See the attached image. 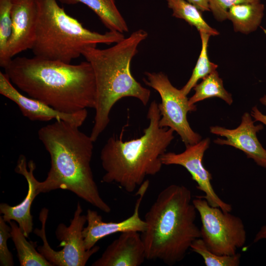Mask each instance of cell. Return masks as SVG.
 <instances>
[{
  "mask_svg": "<svg viewBox=\"0 0 266 266\" xmlns=\"http://www.w3.org/2000/svg\"><path fill=\"white\" fill-rule=\"evenodd\" d=\"M10 82L32 98L66 113L94 108L95 78L87 62L71 65L34 56L13 58L4 67Z\"/></svg>",
  "mask_w": 266,
  "mask_h": 266,
  "instance_id": "cell-1",
  "label": "cell"
},
{
  "mask_svg": "<svg viewBox=\"0 0 266 266\" xmlns=\"http://www.w3.org/2000/svg\"><path fill=\"white\" fill-rule=\"evenodd\" d=\"M79 128L56 120L38 130V138L51 158L47 177L39 183L40 192L66 190L109 213L111 207L100 196L91 167L94 142Z\"/></svg>",
  "mask_w": 266,
  "mask_h": 266,
  "instance_id": "cell-2",
  "label": "cell"
},
{
  "mask_svg": "<svg viewBox=\"0 0 266 266\" xmlns=\"http://www.w3.org/2000/svg\"><path fill=\"white\" fill-rule=\"evenodd\" d=\"M197 212L186 186L171 184L162 190L145 215L146 228L141 236L146 259L168 266L182 261L193 242L201 238Z\"/></svg>",
  "mask_w": 266,
  "mask_h": 266,
  "instance_id": "cell-3",
  "label": "cell"
},
{
  "mask_svg": "<svg viewBox=\"0 0 266 266\" xmlns=\"http://www.w3.org/2000/svg\"><path fill=\"white\" fill-rule=\"evenodd\" d=\"M148 36L139 29L110 47H86L82 55L93 68L96 81L95 115L90 137L94 142L110 122V113L114 105L125 97L137 99L146 106L150 91L137 82L131 71V63L137 54L140 43Z\"/></svg>",
  "mask_w": 266,
  "mask_h": 266,
  "instance_id": "cell-4",
  "label": "cell"
},
{
  "mask_svg": "<svg viewBox=\"0 0 266 266\" xmlns=\"http://www.w3.org/2000/svg\"><path fill=\"white\" fill-rule=\"evenodd\" d=\"M147 117L149 125L139 137L126 141L121 136L108 139L100 154L105 171L103 182L117 184L131 193L147 176L154 175L161 170V157L174 138V131L160 126L161 115L155 100L149 105Z\"/></svg>",
  "mask_w": 266,
  "mask_h": 266,
  "instance_id": "cell-5",
  "label": "cell"
},
{
  "mask_svg": "<svg viewBox=\"0 0 266 266\" xmlns=\"http://www.w3.org/2000/svg\"><path fill=\"white\" fill-rule=\"evenodd\" d=\"M37 17L35 38L32 48L34 56L70 63L82 55L88 46L116 43L125 37L111 31L100 33L91 31L68 15L56 0H35Z\"/></svg>",
  "mask_w": 266,
  "mask_h": 266,
  "instance_id": "cell-6",
  "label": "cell"
},
{
  "mask_svg": "<svg viewBox=\"0 0 266 266\" xmlns=\"http://www.w3.org/2000/svg\"><path fill=\"white\" fill-rule=\"evenodd\" d=\"M49 210L43 208L39 213V219L41 223L40 229L35 228L33 233L43 241L42 246L37 247L38 251L53 266H84L90 257L97 253L100 247L95 246L89 250L85 246L82 232L87 223L86 215H83V209L78 202L73 217L69 226L59 224L55 234L60 242L58 247H63L56 251L49 245L46 234V223Z\"/></svg>",
  "mask_w": 266,
  "mask_h": 266,
  "instance_id": "cell-7",
  "label": "cell"
},
{
  "mask_svg": "<svg viewBox=\"0 0 266 266\" xmlns=\"http://www.w3.org/2000/svg\"><path fill=\"white\" fill-rule=\"evenodd\" d=\"M201 222V238L208 249L219 255H233L246 241L241 219L221 208L211 206L200 197L193 200Z\"/></svg>",
  "mask_w": 266,
  "mask_h": 266,
  "instance_id": "cell-8",
  "label": "cell"
},
{
  "mask_svg": "<svg viewBox=\"0 0 266 266\" xmlns=\"http://www.w3.org/2000/svg\"><path fill=\"white\" fill-rule=\"evenodd\" d=\"M145 75L144 82L156 90L161 98V103L158 104L160 126L176 132L185 146L200 141L201 136L192 130L187 118L188 112L196 111V106L190 104L187 96L174 87L163 72H146Z\"/></svg>",
  "mask_w": 266,
  "mask_h": 266,
  "instance_id": "cell-9",
  "label": "cell"
},
{
  "mask_svg": "<svg viewBox=\"0 0 266 266\" xmlns=\"http://www.w3.org/2000/svg\"><path fill=\"white\" fill-rule=\"evenodd\" d=\"M210 139L206 138L196 144L186 146L182 153H165L161 157L163 165H179L185 168L197 183V188L204 193L200 197L205 199L212 206L221 208L224 212H231L232 206L223 200L217 195L211 183L212 176L205 168L202 159L205 151L209 147Z\"/></svg>",
  "mask_w": 266,
  "mask_h": 266,
  "instance_id": "cell-10",
  "label": "cell"
},
{
  "mask_svg": "<svg viewBox=\"0 0 266 266\" xmlns=\"http://www.w3.org/2000/svg\"><path fill=\"white\" fill-rule=\"evenodd\" d=\"M37 10L35 0H12V32L0 65L4 67L14 56L32 49L35 38Z\"/></svg>",
  "mask_w": 266,
  "mask_h": 266,
  "instance_id": "cell-11",
  "label": "cell"
},
{
  "mask_svg": "<svg viewBox=\"0 0 266 266\" xmlns=\"http://www.w3.org/2000/svg\"><path fill=\"white\" fill-rule=\"evenodd\" d=\"M149 186V181L145 180L140 186L136 193L138 196L133 214L128 218L120 222H103L101 216L95 210L88 209L87 211V226L82 232L85 248L89 250L103 237L117 233L127 231L143 232L146 228L144 220L140 218L139 209L142 199Z\"/></svg>",
  "mask_w": 266,
  "mask_h": 266,
  "instance_id": "cell-12",
  "label": "cell"
},
{
  "mask_svg": "<svg viewBox=\"0 0 266 266\" xmlns=\"http://www.w3.org/2000/svg\"><path fill=\"white\" fill-rule=\"evenodd\" d=\"M0 94L15 102L22 114L31 121L46 122L55 119L80 127L87 117L86 109L73 113H64L37 100L23 95L14 87L6 75L1 72H0Z\"/></svg>",
  "mask_w": 266,
  "mask_h": 266,
  "instance_id": "cell-13",
  "label": "cell"
},
{
  "mask_svg": "<svg viewBox=\"0 0 266 266\" xmlns=\"http://www.w3.org/2000/svg\"><path fill=\"white\" fill-rule=\"evenodd\" d=\"M251 114L244 113L239 126L234 129H227L220 126L210 128V132L226 139L217 138L215 143L232 146L243 151L248 158L252 159L259 166L266 168V149L258 139L257 133L262 130V124L255 125Z\"/></svg>",
  "mask_w": 266,
  "mask_h": 266,
  "instance_id": "cell-14",
  "label": "cell"
},
{
  "mask_svg": "<svg viewBox=\"0 0 266 266\" xmlns=\"http://www.w3.org/2000/svg\"><path fill=\"white\" fill-rule=\"evenodd\" d=\"M36 168L33 161L27 163L25 156L21 155L17 160L15 171L22 175L28 183V192L24 199L18 204L10 206L6 203L0 204V212L6 222L14 221L18 224L24 234L28 238L33 230L31 206L35 197L41 193L39 183L34 175Z\"/></svg>",
  "mask_w": 266,
  "mask_h": 266,
  "instance_id": "cell-15",
  "label": "cell"
},
{
  "mask_svg": "<svg viewBox=\"0 0 266 266\" xmlns=\"http://www.w3.org/2000/svg\"><path fill=\"white\" fill-rule=\"evenodd\" d=\"M139 232L121 233L92 266H139L146 259L144 245Z\"/></svg>",
  "mask_w": 266,
  "mask_h": 266,
  "instance_id": "cell-16",
  "label": "cell"
},
{
  "mask_svg": "<svg viewBox=\"0 0 266 266\" xmlns=\"http://www.w3.org/2000/svg\"><path fill=\"white\" fill-rule=\"evenodd\" d=\"M264 10L261 2L239 3L229 9L227 19L232 21L235 32L249 34L260 26Z\"/></svg>",
  "mask_w": 266,
  "mask_h": 266,
  "instance_id": "cell-17",
  "label": "cell"
},
{
  "mask_svg": "<svg viewBox=\"0 0 266 266\" xmlns=\"http://www.w3.org/2000/svg\"><path fill=\"white\" fill-rule=\"evenodd\" d=\"M63 3L73 4L82 3L90 8L99 17L104 25L111 31L122 33L129 28L119 11L115 0H59Z\"/></svg>",
  "mask_w": 266,
  "mask_h": 266,
  "instance_id": "cell-18",
  "label": "cell"
},
{
  "mask_svg": "<svg viewBox=\"0 0 266 266\" xmlns=\"http://www.w3.org/2000/svg\"><path fill=\"white\" fill-rule=\"evenodd\" d=\"M8 223L11 228V238L16 248L21 266H53L36 250L37 242L27 240L15 221H11Z\"/></svg>",
  "mask_w": 266,
  "mask_h": 266,
  "instance_id": "cell-19",
  "label": "cell"
},
{
  "mask_svg": "<svg viewBox=\"0 0 266 266\" xmlns=\"http://www.w3.org/2000/svg\"><path fill=\"white\" fill-rule=\"evenodd\" d=\"M167 6L171 9L172 16L185 20L195 27L199 33H204L211 36L219 34V32L210 27L203 19L201 11L186 0H166Z\"/></svg>",
  "mask_w": 266,
  "mask_h": 266,
  "instance_id": "cell-20",
  "label": "cell"
},
{
  "mask_svg": "<svg viewBox=\"0 0 266 266\" xmlns=\"http://www.w3.org/2000/svg\"><path fill=\"white\" fill-rule=\"evenodd\" d=\"M194 94L189 99V102L194 105L196 102L211 98H218L231 105L233 100L232 95L225 89L222 79L217 70L202 79L194 87Z\"/></svg>",
  "mask_w": 266,
  "mask_h": 266,
  "instance_id": "cell-21",
  "label": "cell"
},
{
  "mask_svg": "<svg viewBox=\"0 0 266 266\" xmlns=\"http://www.w3.org/2000/svg\"><path fill=\"white\" fill-rule=\"evenodd\" d=\"M200 34L201 41L200 54L190 79L181 89L183 94L186 96L197 85L199 80L202 79L211 73L216 70L218 67L217 65L209 60L208 56V44L211 35L204 33H200Z\"/></svg>",
  "mask_w": 266,
  "mask_h": 266,
  "instance_id": "cell-22",
  "label": "cell"
},
{
  "mask_svg": "<svg viewBox=\"0 0 266 266\" xmlns=\"http://www.w3.org/2000/svg\"><path fill=\"white\" fill-rule=\"evenodd\" d=\"M190 249L199 254L203 259L206 266H238L240 265L241 255H219L210 251L201 238L195 240Z\"/></svg>",
  "mask_w": 266,
  "mask_h": 266,
  "instance_id": "cell-23",
  "label": "cell"
},
{
  "mask_svg": "<svg viewBox=\"0 0 266 266\" xmlns=\"http://www.w3.org/2000/svg\"><path fill=\"white\" fill-rule=\"evenodd\" d=\"M12 0H0V57L5 51L12 32Z\"/></svg>",
  "mask_w": 266,
  "mask_h": 266,
  "instance_id": "cell-24",
  "label": "cell"
},
{
  "mask_svg": "<svg viewBox=\"0 0 266 266\" xmlns=\"http://www.w3.org/2000/svg\"><path fill=\"white\" fill-rule=\"evenodd\" d=\"M11 237V228L0 216V265L13 266L14 261L12 255L7 246V240Z\"/></svg>",
  "mask_w": 266,
  "mask_h": 266,
  "instance_id": "cell-25",
  "label": "cell"
},
{
  "mask_svg": "<svg viewBox=\"0 0 266 266\" xmlns=\"http://www.w3.org/2000/svg\"><path fill=\"white\" fill-rule=\"evenodd\" d=\"M210 10L214 18L219 22L227 19L229 9L232 6L242 3L261 2V0H208Z\"/></svg>",
  "mask_w": 266,
  "mask_h": 266,
  "instance_id": "cell-26",
  "label": "cell"
},
{
  "mask_svg": "<svg viewBox=\"0 0 266 266\" xmlns=\"http://www.w3.org/2000/svg\"><path fill=\"white\" fill-rule=\"evenodd\" d=\"M260 102L266 106V95L260 99ZM251 116L255 121H259L266 126V115L263 114L258 108L257 106H254L251 112Z\"/></svg>",
  "mask_w": 266,
  "mask_h": 266,
  "instance_id": "cell-27",
  "label": "cell"
},
{
  "mask_svg": "<svg viewBox=\"0 0 266 266\" xmlns=\"http://www.w3.org/2000/svg\"><path fill=\"white\" fill-rule=\"evenodd\" d=\"M199 9L201 12L210 11L208 0H186Z\"/></svg>",
  "mask_w": 266,
  "mask_h": 266,
  "instance_id": "cell-28",
  "label": "cell"
},
{
  "mask_svg": "<svg viewBox=\"0 0 266 266\" xmlns=\"http://www.w3.org/2000/svg\"><path fill=\"white\" fill-rule=\"evenodd\" d=\"M263 239H266V224L261 227L255 235L253 242L256 243Z\"/></svg>",
  "mask_w": 266,
  "mask_h": 266,
  "instance_id": "cell-29",
  "label": "cell"
}]
</instances>
